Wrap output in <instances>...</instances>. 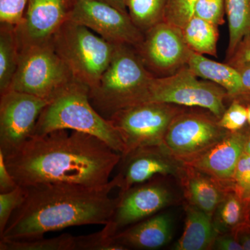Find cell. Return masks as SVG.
Returning <instances> with one entry per match:
<instances>
[{
	"label": "cell",
	"mask_w": 250,
	"mask_h": 250,
	"mask_svg": "<svg viewBox=\"0 0 250 250\" xmlns=\"http://www.w3.org/2000/svg\"><path fill=\"white\" fill-rule=\"evenodd\" d=\"M186 43L193 52L217 57L218 26L193 16L182 29Z\"/></svg>",
	"instance_id": "obj_21"
},
{
	"label": "cell",
	"mask_w": 250,
	"mask_h": 250,
	"mask_svg": "<svg viewBox=\"0 0 250 250\" xmlns=\"http://www.w3.org/2000/svg\"><path fill=\"white\" fill-rule=\"evenodd\" d=\"M61 129L93 135L121 155L125 154L121 135L111 121L94 108L90 88L77 81L62 88L49 101L38 119L34 135Z\"/></svg>",
	"instance_id": "obj_3"
},
{
	"label": "cell",
	"mask_w": 250,
	"mask_h": 250,
	"mask_svg": "<svg viewBox=\"0 0 250 250\" xmlns=\"http://www.w3.org/2000/svg\"><path fill=\"white\" fill-rule=\"evenodd\" d=\"M113 237H106L100 232L77 236V250H124Z\"/></svg>",
	"instance_id": "obj_32"
},
{
	"label": "cell",
	"mask_w": 250,
	"mask_h": 250,
	"mask_svg": "<svg viewBox=\"0 0 250 250\" xmlns=\"http://www.w3.org/2000/svg\"><path fill=\"white\" fill-rule=\"evenodd\" d=\"M52 41L74 80L87 85L90 90L98 85L107 68L116 45L68 20L54 34Z\"/></svg>",
	"instance_id": "obj_5"
},
{
	"label": "cell",
	"mask_w": 250,
	"mask_h": 250,
	"mask_svg": "<svg viewBox=\"0 0 250 250\" xmlns=\"http://www.w3.org/2000/svg\"><path fill=\"white\" fill-rule=\"evenodd\" d=\"M199 78L187 66L169 76L154 77L142 103L205 108L220 119L227 108L225 102L229 99L228 92L213 82Z\"/></svg>",
	"instance_id": "obj_7"
},
{
	"label": "cell",
	"mask_w": 250,
	"mask_h": 250,
	"mask_svg": "<svg viewBox=\"0 0 250 250\" xmlns=\"http://www.w3.org/2000/svg\"><path fill=\"white\" fill-rule=\"evenodd\" d=\"M0 250H77V236L63 233L54 238L44 237L22 241H0Z\"/></svg>",
	"instance_id": "obj_25"
},
{
	"label": "cell",
	"mask_w": 250,
	"mask_h": 250,
	"mask_svg": "<svg viewBox=\"0 0 250 250\" xmlns=\"http://www.w3.org/2000/svg\"><path fill=\"white\" fill-rule=\"evenodd\" d=\"M185 167L184 187L191 205L210 215L225 197V190L214 179L191 167Z\"/></svg>",
	"instance_id": "obj_19"
},
{
	"label": "cell",
	"mask_w": 250,
	"mask_h": 250,
	"mask_svg": "<svg viewBox=\"0 0 250 250\" xmlns=\"http://www.w3.org/2000/svg\"><path fill=\"white\" fill-rule=\"evenodd\" d=\"M160 146L139 148L122 156L123 165L115 177L120 192L145 183L158 174H174L177 168L170 162Z\"/></svg>",
	"instance_id": "obj_16"
},
{
	"label": "cell",
	"mask_w": 250,
	"mask_h": 250,
	"mask_svg": "<svg viewBox=\"0 0 250 250\" xmlns=\"http://www.w3.org/2000/svg\"><path fill=\"white\" fill-rule=\"evenodd\" d=\"M24 188V199L0 235L1 240L34 239L71 227L106 225L118 202V197L110 196L118 188L115 177L102 187L45 183Z\"/></svg>",
	"instance_id": "obj_2"
},
{
	"label": "cell",
	"mask_w": 250,
	"mask_h": 250,
	"mask_svg": "<svg viewBox=\"0 0 250 250\" xmlns=\"http://www.w3.org/2000/svg\"><path fill=\"white\" fill-rule=\"evenodd\" d=\"M236 100H240L242 103L246 104V103H248V102L250 101V95H245V96L242 97V98L239 99H236Z\"/></svg>",
	"instance_id": "obj_41"
},
{
	"label": "cell",
	"mask_w": 250,
	"mask_h": 250,
	"mask_svg": "<svg viewBox=\"0 0 250 250\" xmlns=\"http://www.w3.org/2000/svg\"><path fill=\"white\" fill-rule=\"evenodd\" d=\"M226 60L227 63L234 67L250 64V31L242 39L232 55Z\"/></svg>",
	"instance_id": "obj_34"
},
{
	"label": "cell",
	"mask_w": 250,
	"mask_h": 250,
	"mask_svg": "<svg viewBox=\"0 0 250 250\" xmlns=\"http://www.w3.org/2000/svg\"><path fill=\"white\" fill-rule=\"evenodd\" d=\"M215 247L221 250H243L239 242L229 237H223L215 240Z\"/></svg>",
	"instance_id": "obj_36"
},
{
	"label": "cell",
	"mask_w": 250,
	"mask_h": 250,
	"mask_svg": "<svg viewBox=\"0 0 250 250\" xmlns=\"http://www.w3.org/2000/svg\"><path fill=\"white\" fill-rule=\"evenodd\" d=\"M154 77L134 47L116 44L109 65L98 85L90 90V102L108 119L118 110L142 103Z\"/></svg>",
	"instance_id": "obj_4"
},
{
	"label": "cell",
	"mask_w": 250,
	"mask_h": 250,
	"mask_svg": "<svg viewBox=\"0 0 250 250\" xmlns=\"http://www.w3.org/2000/svg\"><path fill=\"white\" fill-rule=\"evenodd\" d=\"M249 215H250V210H249Z\"/></svg>",
	"instance_id": "obj_43"
},
{
	"label": "cell",
	"mask_w": 250,
	"mask_h": 250,
	"mask_svg": "<svg viewBox=\"0 0 250 250\" xmlns=\"http://www.w3.org/2000/svg\"><path fill=\"white\" fill-rule=\"evenodd\" d=\"M239 233V242L240 244L243 247L244 250H250V233H242L241 231H236Z\"/></svg>",
	"instance_id": "obj_39"
},
{
	"label": "cell",
	"mask_w": 250,
	"mask_h": 250,
	"mask_svg": "<svg viewBox=\"0 0 250 250\" xmlns=\"http://www.w3.org/2000/svg\"><path fill=\"white\" fill-rule=\"evenodd\" d=\"M248 136L241 130L229 131L218 143L182 165L207 174L231 191V184L237 164L244 153Z\"/></svg>",
	"instance_id": "obj_15"
},
{
	"label": "cell",
	"mask_w": 250,
	"mask_h": 250,
	"mask_svg": "<svg viewBox=\"0 0 250 250\" xmlns=\"http://www.w3.org/2000/svg\"><path fill=\"white\" fill-rule=\"evenodd\" d=\"M231 192V191H229ZM228 192L218 206V220L226 229L250 228L249 212L234 192Z\"/></svg>",
	"instance_id": "obj_26"
},
{
	"label": "cell",
	"mask_w": 250,
	"mask_h": 250,
	"mask_svg": "<svg viewBox=\"0 0 250 250\" xmlns=\"http://www.w3.org/2000/svg\"><path fill=\"white\" fill-rule=\"evenodd\" d=\"M246 103L247 111H248V123L250 126V101Z\"/></svg>",
	"instance_id": "obj_42"
},
{
	"label": "cell",
	"mask_w": 250,
	"mask_h": 250,
	"mask_svg": "<svg viewBox=\"0 0 250 250\" xmlns=\"http://www.w3.org/2000/svg\"><path fill=\"white\" fill-rule=\"evenodd\" d=\"M198 0H169L163 21L181 29L194 16Z\"/></svg>",
	"instance_id": "obj_28"
},
{
	"label": "cell",
	"mask_w": 250,
	"mask_h": 250,
	"mask_svg": "<svg viewBox=\"0 0 250 250\" xmlns=\"http://www.w3.org/2000/svg\"><path fill=\"white\" fill-rule=\"evenodd\" d=\"M169 0H128L127 11L134 24L146 33L162 22Z\"/></svg>",
	"instance_id": "obj_24"
},
{
	"label": "cell",
	"mask_w": 250,
	"mask_h": 250,
	"mask_svg": "<svg viewBox=\"0 0 250 250\" xmlns=\"http://www.w3.org/2000/svg\"><path fill=\"white\" fill-rule=\"evenodd\" d=\"M225 0H198L194 11V16L217 26L225 23Z\"/></svg>",
	"instance_id": "obj_31"
},
{
	"label": "cell",
	"mask_w": 250,
	"mask_h": 250,
	"mask_svg": "<svg viewBox=\"0 0 250 250\" xmlns=\"http://www.w3.org/2000/svg\"><path fill=\"white\" fill-rule=\"evenodd\" d=\"M73 0H28L21 24L16 27L19 48L45 43L68 19Z\"/></svg>",
	"instance_id": "obj_14"
},
{
	"label": "cell",
	"mask_w": 250,
	"mask_h": 250,
	"mask_svg": "<svg viewBox=\"0 0 250 250\" xmlns=\"http://www.w3.org/2000/svg\"><path fill=\"white\" fill-rule=\"evenodd\" d=\"M103 2L111 5L116 9L121 10L123 12L128 13L127 3L128 0H100Z\"/></svg>",
	"instance_id": "obj_38"
},
{
	"label": "cell",
	"mask_w": 250,
	"mask_h": 250,
	"mask_svg": "<svg viewBox=\"0 0 250 250\" xmlns=\"http://www.w3.org/2000/svg\"><path fill=\"white\" fill-rule=\"evenodd\" d=\"M17 187V183L6 167L4 154L0 152V193L11 191Z\"/></svg>",
	"instance_id": "obj_35"
},
{
	"label": "cell",
	"mask_w": 250,
	"mask_h": 250,
	"mask_svg": "<svg viewBox=\"0 0 250 250\" xmlns=\"http://www.w3.org/2000/svg\"><path fill=\"white\" fill-rule=\"evenodd\" d=\"M28 0H0V22L18 26L22 22Z\"/></svg>",
	"instance_id": "obj_33"
},
{
	"label": "cell",
	"mask_w": 250,
	"mask_h": 250,
	"mask_svg": "<svg viewBox=\"0 0 250 250\" xmlns=\"http://www.w3.org/2000/svg\"><path fill=\"white\" fill-rule=\"evenodd\" d=\"M229 41L226 59L232 55L242 39L250 31V0H225Z\"/></svg>",
	"instance_id": "obj_23"
},
{
	"label": "cell",
	"mask_w": 250,
	"mask_h": 250,
	"mask_svg": "<svg viewBox=\"0 0 250 250\" xmlns=\"http://www.w3.org/2000/svg\"><path fill=\"white\" fill-rule=\"evenodd\" d=\"M171 236L172 220L170 215L161 213L138 222L112 237L126 250H156L166 246Z\"/></svg>",
	"instance_id": "obj_17"
},
{
	"label": "cell",
	"mask_w": 250,
	"mask_h": 250,
	"mask_svg": "<svg viewBox=\"0 0 250 250\" xmlns=\"http://www.w3.org/2000/svg\"><path fill=\"white\" fill-rule=\"evenodd\" d=\"M24 188L18 186L14 190L0 193V235L2 234L10 219L22 202Z\"/></svg>",
	"instance_id": "obj_30"
},
{
	"label": "cell",
	"mask_w": 250,
	"mask_h": 250,
	"mask_svg": "<svg viewBox=\"0 0 250 250\" xmlns=\"http://www.w3.org/2000/svg\"><path fill=\"white\" fill-rule=\"evenodd\" d=\"M187 66L197 77L210 81L223 88L228 92L230 100L246 95L241 74L236 67L227 62H215L190 49Z\"/></svg>",
	"instance_id": "obj_18"
},
{
	"label": "cell",
	"mask_w": 250,
	"mask_h": 250,
	"mask_svg": "<svg viewBox=\"0 0 250 250\" xmlns=\"http://www.w3.org/2000/svg\"><path fill=\"white\" fill-rule=\"evenodd\" d=\"M244 152L250 156V135L248 136V139H247Z\"/></svg>",
	"instance_id": "obj_40"
},
{
	"label": "cell",
	"mask_w": 250,
	"mask_h": 250,
	"mask_svg": "<svg viewBox=\"0 0 250 250\" xmlns=\"http://www.w3.org/2000/svg\"><path fill=\"white\" fill-rule=\"evenodd\" d=\"M67 20L88 28L113 44L137 49L144 39V33L128 13L100 0H73Z\"/></svg>",
	"instance_id": "obj_10"
},
{
	"label": "cell",
	"mask_w": 250,
	"mask_h": 250,
	"mask_svg": "<svg viewBox=\"0 0 250 250\" xmlns=\"http://www.w3.org/2000/svg\"><path fill=\"white\" fill-rule=\"evenodd\" d=\"M49 100L9 90L0 98V152L5 157L30 139Z\"/></svg>",
	"instance_id": "obj_11"
},
{
	"label": "cell",
	"mask_w": 250,
	"mask_h": 250,
	"mask_svg": "<svg viewBox=\"0 0 250 250\" xmlns=\"http://www.w3.org/2000/svg\"><path fill=\"white\" fill-rule=\"evenodd\" d=\"M231 191L244 204L248 212L250 208V156L246 153L237 164L231 184Z\"/></svg>",
	"instance_id": "obj_27"
},
{
	"label": "cell",
	"mask_w": 250,
	"mask_h": 250,
	"mask_svg": "<svg viewBox=\"0 0 250 250\" xmlns=\"http://www.w3.org/2000/svg\"><path fill=\"white\" fill-rule=\"evenodd\" d=\"M185 110L172 104L145 103L115 112L108 120L124 143L122 156L139 148L161 146L171 122Z\"/></svg>",
	"instance_id": "obj_8"
},
{
	"label": "cell",
	"mask_w": 250,
	"mask_h": 250,
	"mask_svg": "<svg viewBox=\"0 0 250 250\" xmlns=\"http://www.w3.org/2000/svg\"><path fill=\"white\" fill-rule=\"evenodd\" d=\"M170 192L160 184H139L120 192L118 202L109 222L102 230L112 237L122 229L152 216L170 203Z\"/></svg>",
	"instance_id": "obj_13"
},
{
	"label": "cell",
	"mask_w": 250,
	"mask_h": 250,
	"mask_svg": "<svg viewBox=\"0 0 250 250\" xmlns=\"http://www.w3.org/2000/svg\"><path fill=\"white\" fill-rule=\"evenodd\" d=\"M20 58L16 26L0 24V94L9 89Z\"/></svg>",
	"instance_id": "obj_22"
},
{
	"label": "cell",
	"mask_w": 250,
	"mask_h": 250,
	"mask_svg": "<svg viewBox=\"0 0 250 250\" xmlns=\"http://www.w3.org/2000/svg\"><path fill=\"white\" fill-rule=\"evenodd\" d=\"M236 68L241 74L243 85L246 89V95H250V64L240 65Z\"/></svg>",
	"instance_id": "obj_37"
},
{
	"label": "cell",
	"mask_w": 250,
	"mask_h": 250,
	"mask_svg": "<svg viewBox=\"0 0 250 250\" xmlns=\"http://www.w3.org/2000/svg\"><path fill=\"white\" fill-rule=\"evenodd\" d=\"M228 132L210 112L185 110L171 122L160 147L169 157L182 164L205 152Z\"/></svg>",
	"instance_id": "obj_9"
},
{
	"label": "cell",
	"mask_w": 250,
	"mask_h": 250,
	"mask_svg": "<svg viewBox=\"0 0 250 250\" xmlns=\"http://www.w3.org/2000/svg\"><path fill=\"white\" fill-rule=\"evenodd\" d=\"M75 81L51 41L20 49L17 70L9 90L31 94L50 101L61 90Z\"/></svg>",
	"instance_id": "obj_6"
},
{
	"label": "cell",
	"mask_w": 250,
	"mask_h": 250,
	"mask_svg": "<svg viewBox=\"0 0 250 250\" xmlns=\"http://www.w3.org/2000/svg\"><path fill=\"white\" fill-rule=\"evenodd\" d=\"M231 104L218 119L219 125L228 131H238L248 123V111L246 104L240 100H231Z\"/></svg>",
	"instance_id": "obj_29"
},
{
	"label": "cell",
	"mask_w": 250,
	"mask_h": 250,
	"mask_svg": "<svg viewBox=\"0 0 250 250\" xmlns=\"http://www.w3.org/2000/svg\"><path fill=\"white\" fill-rule=\"evenodd\" d=\"M121 157L96 136L61 129L34 135L4 159L21 187L45 183L102 187L110 182Z\"/></svg>",
	"instance_id": "obj_1"
},
{
	"label": "cell",
	"mask_w": 250,
	"mask_h": 250,
	"mask_svg": "<svg viewBox=\"0 0 250 250\" xmlns=\"http://www.w3.org/2000/svg\"><path fill=\"white\" fill-rule=\"evenodd\" d=\"M144 34L136 50L154 76H169L187 66L190 49L181 28L162 21Z\"/></svg>",
	"instance_id": "obj_12"
},
{
	"label": "cell",
	"mask_w": 250,
	"mask_h": 250,
	"mask_svg": "<svg viewBox=\"0 0 250 250\" xmlns=\"http://www.w3.org/2000/svg\"><path fill=\"white\" fill-rule=\"evenodd\" d=\"M183 234L174 246L177 250L209 249L215 243L217 231L211 216L193 206H187Z\"/></svg>",
	"instance_id": "obj_20"
}]
</instances>
